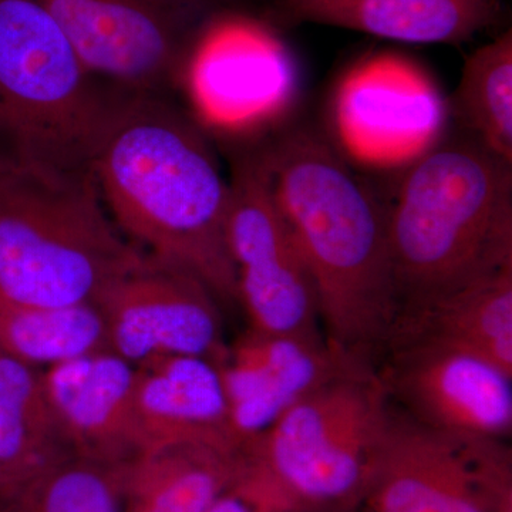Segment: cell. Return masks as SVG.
I'll return each instance as SVG.
<instances>
[{
	"instance_id": "cell-3",
	"label": "cell",
	"mask_w": 512,
	"mask_h": 512,
	"mask_svg": "<svg viewBox=\"0 0 512 512\" xmlns=\"http://www.w3.org/2000/svg\"><path fill=\"white\" fill-rule=\"evenodd\" d=\"M386 212L397 320L512 262V165L473 140L417 158Z\"/></svg>"
},
{
	"instance_id": "cell-16",
	"label": "cell",
	"mask_w": 512,
	"mask_h": 512,
	"mask_svg": "<svg viewBox=\"0 0 512 512\" xmlns=\"http://www.w3.org/2000/svg\"><path fill=\"white\" fill-rule=\"evenodd\" d=\"M402 339L437 340L471 350L512 375V262L402 316L387 346Z\"/></svg>"
},
{
	"instance_id": "cell-23",
	"label": "cell",
	"mask_w": 512,
	"mask_h": 512,
	"mask_svg": "<svg viewBox=\"0 0 512 512\" xmlns=\"http://www.w3.org/2000/svg\"><path fill=\"white\" fill-rule=\"evenodd\" d=\"M207 512H258L254 505L249 503L244 495L229 487L224 494H221Z\"/></svg>"
},
{
	"instance_id": "cell-2",
	"label": "cell",
	"mask_w": 512,
	"mask_h": 512,
	"mask_svg": "<svg viewBox=\"0 0 512 512\" xmlns=\"http://www.w3.org/2000/svg\"><path fill=\"white\" fill-rule=\"evenodd\" d=\"M261 156L315 279L326 339L376 366L399 315L386 201L311 130L291 131Z\"/></svg>"
},
{
	"instance_id": "cell-14",
	"label": "cell",
	"mask_w": 512,
	"mask_h": 512,
	"mask_svg": "<svg viewBox=\"0 0 512 512\" xmlns=\"http://www.w3.org/2000/svg\"><path fill=\"white\" fill-rule=\"evenodd\" d=\"M134 406L141 454L180 444L238 453L214 360L170 356L137 367Z\"/></svg>"
},
{
	"instance_id": "cell-8",
	"label": "cell",
	"mask_w": 512,
	"mask_h": 512,
	"mask_svg": "<svg viewBox=\"0 0 512 512\" xmlns=\"http://www.w3.org/2000/svg\"><path fill=\"white\" fill-rule=\"evenodd\" d=\"M229 184L227 244L249 329L323 335L315 279L276 204L261 154L242 161Z\"/></svg>"
},
{
	"instance_id": "cell-4",
	"label": "cell",
	"mask_w": 512,
	"mask_h": 512,
	"mask_svg": "<svg viewBox=\"0 0 512 512\" xmlns=\"http://www.w3.org/2000/svg\"><path fill=\"white\" fill-rule=\"evenodd\" d=\"M141 254L92 174L0 156V296L47 308L96 305Z\"/></svg>"
},
{
	"instance_id": "cell-24",
	"label": "cell",
	"mask_w": 512,
	"mask_h": 512,
	"mask_svg": "<svg viewBox=\"0 0 512 512\" xmlns=\"http://www.w3.org/2000/svg\"><path fill=\"white\" fill-rule=\"evenodd\" d=\"M218 9L239 10L241 6L248 5V3L259 2V0H212Z\"/></svg>"
},
{
	"instance_id": "cell-19",
	"label": "cell",
	"mask_w": 512,
	"mask_h": 512,
	"mask_svg": "<svg viewBox=\"0 0 512 512\" xmlns=\"http://www.w3.org/2000/svg\"><path fill=\"white\" fill-rule=\"evenodd\" d=\"M109 349L99 306L25 305L0 296V352L45 370L76 357Z\"/></svg>"
},
{
	"instance_id": "cell-26",
	"label": "cell",
	"mask_w": 512,
	"mask_h": 512,
	"mask_svg": "<svg viewBox=\"0 0 512 512\" xmlns=\"http://www.w3.org/2000/svg\"><path fill=\"white\" fill-rule=\"evenodd\" d=\"M296 512H353L346 510H313V511H296Z\"/></svg>"
},
{
	"instance_id": "cell-22",
	"label": "cell",
	"mask_w": 512,
	"mask_h": 512,
	"mask_svg": "<svg viewBox=\"0 0 512 512\" xmlns=\"http://www.w3.org/2000/svg\"><path fill=\"white\" fill-rule=\"evenodd\" d=\"M161 5L167 6L174 12L181 13L185 18L202 22L218 10L212 0H157Z\"/></svg>"
},
{
	"instance_id": "cell-10",
	"label": "cell",
	"mask_w": 512,
	"mask_h": 512,
	"mask_svg": "<svg viewBox=\"0 0 512 512\" xmlns=\"http://www.w3.org/2000/svg\"><path fill=\"white\" fill-rule=\"evenodd\" d=\"M218 302L197 276L143 252L96 305L111 352L140 367L170 356L220 363L228 345Z\"/></svg>"
},
{
	"instance_id": "cell-9",
	"label": "cell",
	"mask_w": 512,
	"mask_h": 512,
	"mask_svg": "<svg viewBox=\"0 0 512 512\" xmlns=\"http://www.w3.org/2000/svg\"><path fill=\"white\" fill-rule=\"evenodd\" d=\"M390 403L429 429L505 440L512 375L487 357L430 339L394 340L376 365Z\"/></svg>"
},
{
	"instance_id": "cell-17",
	"label": "cell",
	"mask_w": 512,
	"mask_h": 512,
	"mask_svg": "<svg viewBox=\"0 0 512 512\" xmlns=\"http://www.w3.org/2000/svg\"><path fill=\"white\" fill-rule=\"evenodd\" d=\"M237 454L180 444L124 467L123 512H207L234 483Z\"/></svg>"
},
{
	"instance_id": "cell-15",
	"label": "cell",
	"mask_w": 512,
	"mask_h": 512,
	"mask_svg": "<svg viewBox=\"0 0 512 512\" xmlns=\"http://www.w3.org/2000/svg\"><path fill=\"white\" fill-rule=\"evenodd\" d=\"M288 22L355 30L397 42L458 45L491 28L503 0H275Z\"/></svg>"
},
{
	"instance_id": "cell-13",
	"label": "cell",
	"mask_w": 512,
	"mask_h": 512,
	"mask_svg": "<svg viewBox=\"0 0 512 512\" xmlns=\"http://www.w3.org/2000/svg\"><path fill=\"white\" fill-rule=\"evenodd\" d=\"M60 436L73 456L126 466L141 456L136 406L137 367L110 349L42 370Z\"/></svg>"
},
{
	"instance_id": "cell-20",
	"label": "cell",
	"mask_w": 512,
	"mask_h": 512,
	"mask_svg": "<svg viewBox=\"0 0 512 512\" xmlns=\"http://www.w3.org/2000/svg\"><path fill=\"white\" fill-rule=\"evenodd\" d=\"M453 107L474 143L512 165L511 29L467 57Z\"/></svg>"
},
{
	"instance_id": "cell-6",
	"label": "cell",
	"mask_w": 512,
	"mask_h": 512,
	"mask_svg": "<svg viewBox=\"0 0 512 512\" xmlns=\"http://www.w3.org/2000/svg\"><path fill=\"white\" fill-rule=\"evenodd\" d=\"M119 89L89 72L36 0H0V156L92 174Z\"/></svg>"
},
{
	"instance_id": "cell-1",
	"label": "cell",
	"mask_w": 512,
	"mask_h": 512,
	"mask_svg": "<svg viewBox=\"0 0 512 512\" xmlns=\"http://www.w3.org/2000/svg\"><path fill=\"white\" fill-rule=\"evenodd\" d=\"M114 224L144 254L238 302L229 256L231 184L194 121L163 93L117 90L90 161Z\"/></svg>"
},
{
	"instance_id": "cell-25",
	"label": "cell",
	"mask_w": 512,
	"mask_h": 512,
	"mask_svg": "<svg viewBox=\"0 0 512 512\" xmlns=\"http://www.w3.org/2000/svg\"><path fill=\"white\" fill-rule=\"evenodd\" d=\"M10 490H12V485H10L8 477H6L2 467H0V495L9 493Z\"/></svg>"
},
{
	"instance_id": "cell-7",
	"label": "cell",
	"mask_w": 512,
	"mask_h": 512,
	"mask_svg": "<svg viewBox=\"0 0 512 512\" xmlns=\"http://www.w3.org/2000/svg\"><path fill=\"white\" fill-rule=\"evenodd\" d=\"M353 512H512L511 448L429 429L392 404Z\"/></svg>"
},
{
	"instance_id": "cell-21",
	"label": "cell",
	"mask_w": 512,
	"mask_h": 512,
	"mask_svg": "<svg viewBox=\"0 0 512 512\" xmlns=\"http://www.w3.org/2000/svg\"><path fill=\"white\" fill-rule=\"evenodd\" d=\"M127 466V464H126ZM64 457L0 495L2 512H123L124 467Z\"/></svg>"
},
{
	"instance_id": "cell-12",
	"label": "cell",
	"mask_w": 512,
	"mask_h": 512,
	"mask_svg": "<svg viewBox=\"0 0 512 512\" xmlns=\"http://www.w3.org/2000/svg\"><path fill=\"white\" fill-rule=\"evenodd\" d=\"M370 365L325 335H268L248 329L218 363L238 450L323 384ZM373 366V365H370Z\"/></svg>"
},
{
	"instance_id": "cell-11",
	"label": "cell",
	"mask_w": 512,
	"mask_h": 512,
	"mask_svg": "<svg viewBox=\"0 0 512 512\" xmlns=\"http://www.w3.org/2000/svg\"><path fill=\"white\" fill-rule=\"evenodd\" d=\"M72 43L84 66L133 92L163 93L187 66L202 22L157 0H36Z\"/></svg>"
},
{
	"instance_id": "cell-5",
	"label": "cell",
	"mask_w": 512,
	"mask_h": 512,
	"mask_svg": "<svg viewBox=\"0 0 512 512\" xmlns=\"http://www.w3.org/2000/svg\"><path fill=\"white\" fill-rule=\"evenodd\" d=\"M390 414L376 367H357L303 397L239 448L231 488L259 512L353 511Z\"/></svg>"
},
{
	"instance_id": "cell-27",
	"label": "cell",
	"mask_w": 512,
	"mask_h": 512,
	"mask_svg": "<svg viewBox=\"0 0 512 512\" xmlns=\"http://www.w3.org/2000/svg\"><path fill=\"white\" fill-rule=\"evenodd\" d=\"M0 512H2V510H0Z\"/></svg>"
},
{
	"instance_id": "cell-18",
	"label": "cell",
	"mask_w": 512,
	"mask_h": 512,
	"mask_svg": "<svg viewBox=\"0 0 512 512\" xmlns=\"http://www.w3.org/2000/svg\"><path fill=\"white\" fill-rule=\"evenodd\" d=\"M69 456L73 454L57 429L42 370L0 352V467L12 490Z\"/></svg>"
}]
</instances>
